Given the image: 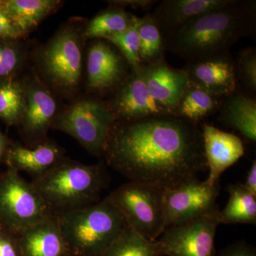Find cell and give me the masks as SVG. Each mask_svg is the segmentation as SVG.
I'll return each instance as SVG.
<instances>
[{
    "label": "cell",
    "mask_w": 256,
    "mask_h": 256,
    "mask_svg": "<svg viewBox=\"0 0 256 256\" xmlns=\"http://www.w3.org/2000/svg\"><path fill=\"white\" fill-rule=\"evenodd\" d=\"M22 75L0 82V118L9 127H18L26 105Z\"/></svg>",
    "instance_id": "484cf974"
},
{
    "label": "cell",
    "mask_w": 256,
    "mask_h": 256,
    "mask_svg": "<svg viewBox=\"0 0 256 256\" xmlns=\"http://www.w3.org/2000/svg\"><path fill=\"white\" fill-rule=\"evenodd\" d=\"M108 197L133 232L151 242H156L164 232V190L129 181Z\"/></svg>",
    "instance_id": "52a82bcc"
},
{
    "label": "cell",
    "mask_w": 256,
    "mask_h": 256,
    "mask_svg": "<svg viewBox=\"0 0 256 256\" xmlns=\"http://www.w3.org/2000/svg\"><path fill=\"white\" fill-rule=\"evenodd\" d=\"M66 248L84 256H101L127 228L108 197L56 216Z\"/></svg>",
    "instance_id": "5b68a950"
},
{
    "label": "cell",
    "mask_w": 256,
    "mask_h": 256,
    "mask_svg": "<svg viewBox=\"0 0 256 256\" xmlns=\"http://www.w3.org/2000/svg\"><path fill=\"white\" fill-rule=\"evenodd\" d=\"M106 100L118 122L170 114L152 97L139 68H132L126 82Z\"/></svg>",
    "instance_id": "4fadbf2b"
},
{
    "label": "cell",
    "mask_w": 256,
    "mask_h": 256,
    "mask_svg": "<svg viewBox=\"0 0 256 256\" xmlns=\"http://www.w3.org/2000/svg\"><path fill=\"white\" fill-rule=\"evenodd\" d=\"M8 14L28 37L63 6L60 0H1Z\"/></svg>",
    "instance_id": "44dd1931"
},
{
    "label": "cell",
    "mask_w": 256,
    "mask_h": 256,
    "mask_svg": "<svg viewBox=\"0 0 256 256\" xmlns=\"http://www.w3.org/2000/svg\"><path fill=\"white\" fill-rule=\"evenodd\" d=\"M104 158L130 181L163 190L206 169L202 130L173 114L116 121Z\"/></svg>",
    "instance_id": "6da1fadb"
},
{
    "label": "cell",
    "mask_w": 256,
    "mask_h": 256,
    "mask_svg": "<svg viewBox=\"0 0 256 256\" xmlns=\"http://www.w3.org/2000/svg\"><path fill=\"white\" fill-rule=\"evenodd\" d=\"M116 122L105 99L84 94L63 106L52 129L66 133L92 156L104 158Z\"/></svg>",
    "instance_id": "8992f818"
},
{
    "label": "cell",
    "mask_w": 256,
    "mask_h": 256,
    "mask_svg": "<svg viewBox=\"0 0 256 256\" xmlns=\"http://www.w3.org/2000/svg\"><path fill=\"white\" fill-rule=\"evenodd\" d=\"M256 28V1L229 0L165 36V50L186 62L214 58L230 54L239 40L252 36Z\"/></svg>",
    "instance_id": "7a4b0ae2"
},
{
    "label": "cell",
    "mask_w": 256,
    "mask_h": 256,
    "mask_svg": "<svg viewBox=\"0 0 256 256\" xmlns=\"http://www.w3.org/2000/svg\"><path fill=\"white\" fill-rule=\"evenodd\" d=\"M140 60L141 64H149L164 60V37L154 22L150 13L138 18Z\"/></svg>",
    "instance_id": "4316f807"
},
{
    "label": "cell",
    "mask_w": 256,
    "mask_h": 256,
    "mask_svg": "<svg viewBox=\"0 0 256 256\" xmlns=\"http://www.w3.org/2000/svg\"><path fill=\"white\" fill-rule=\"evenodd\" d=\"M220 188V182L210 185L206 181L194 178L164 190V230L218 212L220 208L216 205V198Z\"/></svg>",
    "instance_id": "8fae6325"
},
{
    "label": "cell",
    "mask_w": 256,
    "mask_h": 256,
    "mask_svg": "<svg viewBox=\"0 0 256 256\" xmlns=\"http://www.w3.org/2000/svg\"><path fill=\"white\" fill-rule=\"evenodd\" d=\"M226 206L218 212L220 224H256V196L242 184L229 185Z\"/></svg>",
    "instance_id": "cb8c5ba5"
},
{
    "label": "cell",
    "mask_w": 256,
    "mask_h": 256,
    "mask_svg": "<svg viewBox=\"0 0 256 256\" xmlns=\"http://www.w3.org/2000/svg\"><path fill=\"white\" fill-rule=\"evenodd\" d=\"M101 256H162L158 242L126 228Z\"/></svg>",
    "instance_id": "83f0119b"
},
{
    "label": "cell",
    "mask_w": 256,
    "mask_h": 256,
    "mask_svg": "<svg viewBox=\"0 0 256 256\" xmlns=\"http://www.w3.org/2000/svg\"><path fill=\"white\" fill-rule=\"evenodd\" d=\"M64 158L63 148L48 139L34 148L11 142L4 162L10 169L28 173L34 178L46 172Z\"/></svg>",
    "instance_id": "ac0fdd59"
},
{
    "label": "cell",
    "mask_w": 256,
    "mask_h": 256,
    "mask_svg": "<svg viewBox=\"0 0 256 256\" xmlns=\"http://www.w3.org/2000/svg\"><path fill=\"white\" fill-rule=\"evenodd\" d=\"M223 99L190 82L173 114L198 124L218 112Z\"/></svg>",
    "instance_id": "7402d4cb"
},
{
    "label": "cell",
    "mask_w": 256,
    "mask_h": 256,
    "mask_svg": "<svg viewBox=\"0 0 256 256\" xmlns=\"http://www.w3.org/2000/svg\"><path fill=\"white\" fill-rule=\"evenodd\" d=\"M18 238L24 256H62L66 250L56 216H48Z\"/></svg>",
    "instance_id": "d6986e66"
},
{
    "label": "cell",
    "mask_w": 256,
    "mask_h": 256,
    "mask_svg": "<svg viewBox=\"0 0 256 256\" xmlns=\"http://www.w3.org/2000/svg\"><path fill=\"white\" fill-rule=\"evenodd\" d=\"M166 228L156 240L162 256H216L218 212Z\"/></svg>",
    "instance_id": "7c38bea8"
},
{
    "label": "cell",
    "mask_w": 256,
    "mask_h": 256,
    "mask_svg": "<svg viewBox=\"0 0 256 256\" xmlns=\"http://www.w3.org/2000/svg\"><path fill=\"white\" fill-rule=\"evenodd\" d=\"M34 41L0 40V82L21 76L31 67L30 55Z\"/></svg>",
    "instance_id": "d4e9b609"
},
{
    "label": "cell",
    "mask_w": 256,
    "mask_h": 256,
    "mask_svg": "<svg viewBox=\"0 0 256 256\" xmlns=\"http://www.w3.org/2000/svg\"><path fill=\"white\" fill-rule=\"evenodd\" d=\"M13 18L8 14L0 0V40L5 41H20L28 40Z\"/></svg>",
    "instance_id": "4dcf8cb0"
},
{
    "label": "cell",
    "mask_w": 256,
    "mask_h": 256,
    "mask_svg": "<svg viewBox=\"0 0 256 256\" xmlns=\"http://www.w3.org/2000/svg\"><path fill=\"white\" fill-rule=\"evenodd\" d=\"M229 0H162L150 13L164 37L192 18L226 4Z\"/></svg>",
    "instance_id": "e0dca14e"
},
{
    "label": "cell",
    "mask_w": 256,
    "mask_h": 256,
    "mask_svg": "<svg viewBox=\"0 0 256 256\" xmlns=\"http://www.w3.org/2000/svg\"><path fill=\"white\" fill-rule=\"evenodd\" d=\"M108 4L114 5L126 10L127 8H132L133 10H142L149 11L159 1L156 0H110L107 1Z\"/></svg>",
    "instance_id": "836d02e7"
},
{
    "label": "cell",
    "mask_w": 256,
    "mask_h": 256,
    "mask_svg": "<svg viewBox=\"0 0 256 256\" xmlns=\"http://www.w3.org/2000/svg\"><path fill=\"white\" fill-rule=\"evenodd\" d=\"M218 120L238 131L248 140L256 141V99L239 87L222 100Z\"/></svg>",
    "instance_id": "ffe728a7"
},
{
    "label": "cell",
    "mask_w": 256,
    "mask_h": 256,
    "mask_svg": "<svg viewBox=\"0 0 256 256\" xmlns=\"http://www.w3.org/2000/svg\"><path fill=\"white\" fill-rule=\"evenodd\" d=\"M201 130L206 168L210 170L206 182L214 185L220 182L225 170L244 156L245 150L242 140L236 134L208 124H203Z\"/></svg>",
    "instance_id": "9a60e30c"
},
{
    "label": "cell",
    "mask_w": 256,
    "mask_h": 256,
    "mask_svg": "<svg viewBox=\"0 0 256 256\" xmlns=\"http://www.w3.org/2000/svg\"><path fill=\"white\" fill-rule=\"evenodd\" d=\"M138 16L136 22L130 28L122 33L114 35L106 40L120 50L132 69L139 68L140 66V44L138 34Z\"/></svg>",
    "instance_id": "f546056e"
},
{
    "label": "cell",
    "mask_w": 256,
    "mask_h": 256,
    "mask_svg": "<svg viewBox=\"0 0 256 256\" xmlns=\"http://www.w3.org/2000/svg\"><path fill=\"white\" fill-rule=\"evenodd\" d=\"M244 186L248 190L250 193L256 196V160L252 161L250 170L248 172L246 180L245 183L244 184Z\"/></svg>",
    "instance_id": "e575fe53"
},
{
    "label": "cell",
    "mask_w": 256,
    "mask_h": 256,
    "mask_svg": "<svg viewBox=\"0 0 256 256\" xmlns=\"http://www.w3.org/2000/svg\"><path fill=\"white\" fill-rule=\"evenodd\" d=\"M139 70L153 99L173 114L190 82L186 72L173 68L165 58L152 64H141Z\"/></svg>",
    "instance_id": "5bb4252c"
},
{
    "label": "cell",
    "mask_w": 256,
    "mask_h": 256,
    "mask_svg": "<svg viewBox=\"0 0 256 256\" xmlns=\"http://www.w3.org/2000/svg\"><path fill=\"white\" fill-rule=\"evenodd\" d=\"M109 182L105 162L86 164L64 158L32 184L50 213L58 216L100 201Z\"/></svg>",
    "instance_id": "277c9868"
},
{
    "label": "cell",
    "mask_w": 256,
    "mask_h": 256,
    "mask_svg": "<svg viewBox=\"0 0 256 256\" xmlns=\"http://www.w3.org/2000/svg\"><path fill=\"white\" fill-rule=\"evenodd\" d=\"M137 18L122 8L109 4L106 9L101 10L94 18L88 20L85 36L88 40H106L130 28Z\"/></svg>",
    "instance_id": "603a6c76"
},
{
    "label": "cell",
    "mask_w": 256,
    "mask_h": 256,
    "mask_svg": "<svg viewBox=\"0 0 256 256\" xmlns=\"http://www.w3.org/2000/svg\"><path fill=\"white\" fill-rule=\"evenodd\" d=\"M235 60L239 87L252 96L256 94V50L248 47L239 52Z\"/></svg>",
    "instance_id": "f1b7e54d"
},
{
    "label": "cell",
    "mask_w": 256,
    "mask_h": 256,
    "mask_svg": "<svg viewBox=\"0 0 256 256\" xmlns=\"http://www.w3.org/2000/svg\"><path fill=\"white\" fill-rule=\"evenodd\" d=\"M10 144H11V142H10L9 138L6 137V134H4L0 130V163L2 162H4Z\"/></svg>",
    "instance_id": "d590c367"
},
{
    "label": "cell",
    "mask_w": 256,
    "mask_h": 256,
    "mask_svg": "<svg viewBox=\"0 0 256 256\" xmlns=\"http://www.w3.org/2000/svg\"><path fill=\"white\" fill-rule=\"evenodd\" d=\"M26 105L18 128L28 148L48 140L52 124L63 108L62 100L54 95L30 67L22 75Z\"/></svg>",
    "instance_id": "30bf717a"
},
{
    "label": "cell",
    "mask_w": 256,
    "mask_h": 256,
    "mask_svg": "<svg viewBox=\"0 0 256 256\" xmlns=\"http://www.w3.org/2000/svg\"><path fill=\"white\" fill-rule=\"evenodd\" d=\"M216 256H256V248L245 242L230 244Z\"/></svg>",
    "instance_id": "d6a6232c"
},
{
    "label": "cell",
    "mask_w": 256,
    "mask_h": 256,
    "mask_svg": "<svg viewBox=\"0 0 256 256\" xmlns=\"http://www.w3.org/2000/svg\"><path fill=\"white\" fill-rule=\"evenodd\" d=\"M87 18L73 16L60 25L44 44L35 43L30 55L31 68L60 100L80 95L84 82Z\"/></svg>",
    "instance_id": "3957f363"
},
{
    "label": "cell",
    "mask_w": 256,
    "mask_h": 256,
    "mask_svg": "<svg viewBox=\"0 0 256 256\" xmlns=\"http://www.w3.org/2000/svg\"><path fill=\"white\" fill-rule=\"evenodd\" d=\"M131 72L130 64L110 42L101 38L88 41L82 82L85 94L106 100Z\"/></svg>",
    "instance_id": "9c48e42d"
},
{
    "label": "cell",
    "mask_w": 256,
    "mask_h": 256,
    "mask_svg": "<svg viewBox=\"0 0 256 256\" xmlns=\"http://www.w3.org/2000/svg\"><path fill=\"white\" fill-rule=\"evenodd\" d=\"M21 252L18 235L0 226V256H21Z\"/></svg>",
    "instance_id": "1f68e13d"
},
{
    "label": "cell",
    "mask_w": 256,
    "mask_h": 256,
    "mask_svg": "<svg viewBox=\"0 0 256 256\" xmlns=\"http://www.w3.org/2000/svg\"><path fill=\"white\" fill-rule=\"evenodd\" d=\"M50 214L32 182L8 168L0 178V226L18 235Z\"/></svg>",
    "instance_id": "ba28073f"
},
{
    "label": "cell",
    "mask_w": 256,
    "mask_h": 256,
    "mask_svg": "<svg viewBox=\"0 0 256 256\" xmlns=\"http://www.w3.org/2000/svg\"><path fill=\"white\" fill-rule=\"evenodd\" d=\"M190 82L220 97H226L238 88L235 60L232 54L186 62L182 68Z\"/></svg>",
    "instance_id": "2e32d148"
}]
</instances>
